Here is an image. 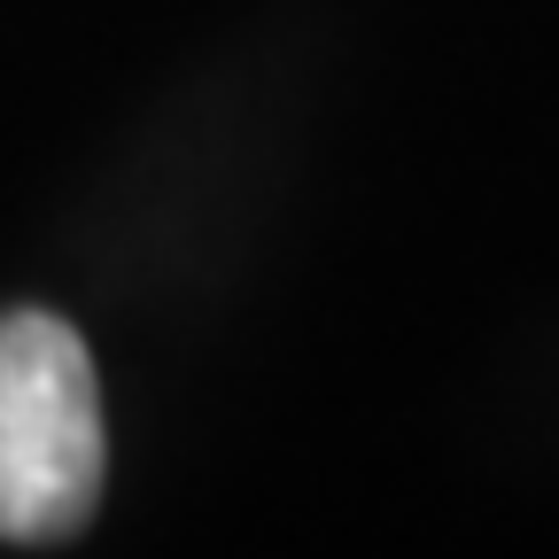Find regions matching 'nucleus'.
<instances>
[{"label": "nucleus", "mask_w": 559, "mask_h": 559, "mask_svg": "<svg viewBox=\"0 0 559 559\" xmlns=\"http://www.w3.org/2000/svg\"><path fill=\"white\" fill-rule=\"evenodd\" d=\"M102 506V389L55 311L0 319V536L62 544Z\"/></svg>", "instance_id": "f257e3e1"}]
</instances>
